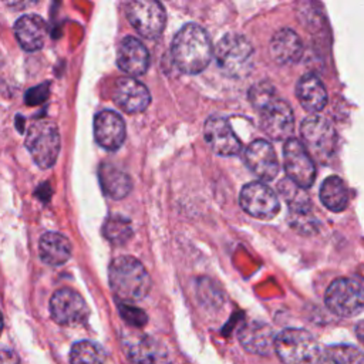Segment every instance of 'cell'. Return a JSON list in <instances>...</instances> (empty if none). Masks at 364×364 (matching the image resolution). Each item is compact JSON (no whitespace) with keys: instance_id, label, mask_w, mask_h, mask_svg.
Segmentation results:
<instances>
[{"instance_id":"cell-1","label":"cell","mask_w":364,"mask_h":364,"mask_svg":"<svg viewBox=\"0 0 364 364\" xmlns=\"http://www.w3.org/2000/svg\"><path fill=\"white\" fill-rule=\"evenodd\" d=\"M213 46L208 33L198 24H185L173 37L171 44V57L176 68L185 74H198L203 71L212 57Z\"/></svg>"},{"instance_id":"cell-2","label":"cell","mask_w":364,"mask_h":364,"mask_svg":"<svg viewBox=\"0 0 364 364\" xmlns=\"http://www.w3.org/2000/svg\"><path fill=\"white\" fill-rule=\"evenodd\" d=\"M108 282L112 293L122 303L142 300L151 289V277L145 266L132 256H118L108 267Z\"/></svg>"},{"instance_id":"cell-3","label":"cell","mask_w":364,"mask_h":364,"mask_svg":"<svg viewBox=\"0 0 364 364\" xmlns=\"http://www.w3.org/2000/svg\"><path fill=\"white\" fill-rule=\"evenodd\" d=\"M274 351L283 364H323L324 350L301 328H286L276 334Z\"/></svg>"},{"instance_id":"cell-4","label":"cell","mask_w":364,"mask_h":364,"mask_svg":"<svg viewBox=\"0 0 364 364\" xmlns=\"http://www.w3.org/2000/svg\"><path fill=\"white\" fill-rule=\"evenodd\" d=\"M213 55L226 75L242 77L252 67L253 48L245 36L230 33L218 41Z\"/></svg>"},{"instance_id":"cell-5","label":"cell","mask_w":364,"mask_h":364,"mask_svg":"<svg viewBox=\"0 0 364 364\" xmlns=\"http://www.w3.org/2000/svg\"><path fill=\"white\" fill-rule=\"evenodd\" d=\"M300 135L307 152L324 164L336 152L337 134L331 122L320 115H310L300 125Z\"/></svg>"},{"instance_id":"cell-6","label":"cell","mask_w":364,"mask_h":364,"mask_svg":"<svg viewBox=\"0 0 364 364\" xmlns=\"http://www.w3.org/2000/svg\"><path fill=\"white\" fill-rule=\"evenodd\" d=\"M324 303L336 316H358L364 310V286L354 279L338 277L327 287Z\"/></svg>"},{"instance_id":"cell-7","label":"cell","mask_w":364,"mask_h":364,"mask_svg":"<svg viewBox=\"0 0 364 364\" xmlns=\"http://www.w3.org/2000/svg\"><path fill=\"white\" fill-rule=\"evenodd\" d=\"M24 144L40 168L48 169L55 164L60 154V134L53 122L36 121L30 125Z\"/></svg>"},{"instance_id":"cell-8","label":"cell","mask_w":364,"mask_h":364,"mask_svg":"<svg viewBox=\"0 0 364 364\" xmlns=\"http://www.w3.org/2000/svg\"><path fill=\"white\" fill-rule=\"evenodd\" d=\"M260 118L263 132L274 141H287L294 128V117L291 107L282 98L272 94L256 108Z\"/></svg>"},{"instance_id":"cell-9","label":"cell","mask_w":364,"mask_h":364,"mask_svg":"<svg viewBox=\"0 0 364 364\" xmlns=\"http://www.w3.org/2000/svg\"><path fill=\"white\" fill-rule=\"evenodd\" d=\"M125 16L131 26L145 38L158 37L166 23V13L159 1L134 0L125 4Z\"/></svg>"},{"instance_id":"cell-10","label":"cell","mask_w":364,"mask_h":364,"mask_svg":"<svg viewBox=\"0 0 364 364\" xmlns=\"http://www.w3.org/2000/svg\"><path fill=\"white\" fill-rule=\"evenodd\" d=\"M279 192L289 205L290 223L293 229L303 235H310L317 230V223L311 212V202L303 188L297 186L289 178L280 181Z\"/></svg>"},{"instance_id":"cell-11","label":"cell","mask_w":364,"mask_h":364,"mask_svg":"<svg viewBox=\"0 0 364 364\" xmlns=\"http://www.w3.org/2000/svg\"><path fill=\"white\" fill-rule=\"evenodd\" d=\"M283 166L287 178L297 186L306 189L313 185L316 179V166L311 155L299 139L290 138L284 142Z\"/></svg>"},{"instance_id":"cell-12","label":"cell","mask_w":364,"mask_h":364,"mask_svg":"<svg viewBox=\"0 0 364 364\" xmlns=\"http://www.w3.org/2000/svg\"><path fill=\"white\" fill-rule=\"evenodd\" d=\"M239 203L247 215L263 220L273 219L280 210L277 195L263 182L246 183L239 193Z\"/></svg>"},{"instance_id":"cell-13","label":"cell","mask_w":364,"mask_h":364,"mask_svg":"<svg viewBox=\"0 0 364 364\" xmlns=\"http://www.w3.org/2000/svg\"><path fill=\"white\" fill-rule=\"evenodd\" d=\"M50 313L61 326H81L90 316L88 306L82 296L73 289H60L50 299Z\"/></svg>"},{"instance_id":"cell-14","label":"cell","mask_w":364,"mask_h":364,"mask_svg":"<svg viewBox=\"0 0 364 364\" xmlns=\"http://www.w3.org/2000/svg\"><path fill=\"white\" fill-rule=\"evenodd\" d=\"M203 138L209 148L222 156L237 155L242 144L233 132L229 121L220 115H210L203 125Z\"/></svg>"},{"instance_id":"cell-15","label":"cell","mask_w":364,"mask_h":364,"mask_svg":"<svg viewBox=\"0 0 364 364\" xmlns=\"http://www.w3.org/2000/svg\"><path fill=\"white\" fill-rule=\"evenodd\" d=\"M114 101L122 111L138 114L149 105L151 94L141 81L132 77H122L114 85Z\"/></svg>"},{"instance_id":"cell-16","label":"cell","mask_w":364,"mask_h":364,"mask_svg":"<svg viewBox=\"0 0 364 364\" xmlns=\"http://www.w3.org/2000/svg\"><path fill=\"white\" fill-rule=\"evenodd\" d=\"M125 122L119 114L111 109L100 111L94 118V136L100 146L117 151L125 141Z\"/></svg>"},{"instance_id":"cell-17","label":"cell","mask_w":364,"mask_h":364,"mask_svg":"<svg viewBox=\"0 0 364 364\" xmlns=\"http://www.w3.org/2000/svg\"><path fill=\"white\" fill-rule=\"evenodd\" d=\"M124 350L131 364H169V355L161 343L145 334L128 337Z\"/></svg>"},{"instance_id":"cell-18","label":"cell","mask_w":364,"mask_h":364,"mask_svg":"<svg viewBox=\"0 0 364 364\" xmlns=\"http://www.w3.org/2000/svg\"><path fill=\"white\" fill-rule=\"evenodd\" d=\"M245 159L250 171L262 181H272L279 172L277 155L270 142L256 139L246 148Z\"/></svg>"},{"instance_id":"cell-19","label":"cell","mask_w":364,"mask_h":364,"mask_svg":"<svg viewBox=\"0 0 364 364\" xmlns=\"http://www.w3.org/2000/svg\"><path fill=\"white\" fill-rule=\"evenodd\" d=\"M117 64L129 75H142L149 64V54L144 43L132 36L122 38L117 51Z\"/></svg>"},{"instance_id":"cell-20","label":"cell","mask_w":364,"mask_h":364,"mask_svg":"<svg viewBox=\"0 0 364 364\" xmlns=\"http://www.w3.org/2000/svg\"><path fill=\"white\" fill-rule=\"evenodd\" d=\"M14 36L26 51H37L47 38L46 21L37 14H24L14 23Z\"/></svg>"},{"instance_id":"cell-21","label":"cell","mask_w":364,"mask_h":364,"mask_svg":"<svg viewBox=\"0 0 364 364\" xmlns=\"http://www.w3.org/2000/svg\"><path fill=\"white\" fill-rule=\"evenodd\" d=\"M270 53L279 64H293L301 57L303 43L291 28H280L270 40Z\"/></svg>"},{"instance_id":"cell-22","label":"cell","mask_w":364,"mask_h":364,"mask_svg":"<svg viewBox=\"0 0 364 364\" xmlns=\"http://www.w3.org/2000/svg\"><path fill=\"white\" fill-rule=\"evenodd\" d=\"M296 97L301 107L314 114L327 104V91L321 80L314 74H304L296 85Z\"/></svg>"},{"instance_id":"cell-23","label":"cell","mask_w":364,"mask_h":364,"mask_svg":"<svg viewBox=\"0 0 364 364\" xmlns=\"http://www.w3.org/2000/svg\"><path fill=\"white\" fill-rule=\"evenodd\" d=\"M239 340L247 351L256 354H267L274 350L276 336L267 324L252 321L240 328Z\"/></svg>"},{"instance_id":"cell-24","label":"cell","mask_w":364,"mask_h":364,"mask_svg":"<svg viewBox=\"0 0 364 364\" xmlns=\"http://www.w3.org/2000/svg\"><path fill=\"white\" fill-rule=\"evenodd\" d=\"M71 242L57 232H46L38 240L40 257L51 266L64 264L71 257Z\"/></svg>"},{"instance_id":"cell-25","label":"cell","mask_w":364,"mask_h":364,"mask_svg":"<svg viewBox=\"0 0 364 364\" xmlns=\"http://www.w3.org/2000/svg\"><path fill=\"white\" fill-rule=\"evenodd\" d=\"M101 188L112 199L125 198L132 189V181L129 175L111 164H102L100 166Z\"/></svg>"},{"instance_id":"cell-26","label":"cell","mask_w":364,"mask_h":364,"mask_svg":"<svg viewBox=\"0 0 364 364\" xmlns=\"http://www.w3.org/2000/svg\"><path fill=\"white\" fill-rule=\"evenodd\" d=\"M320 200L331 212H341L348 203V191L341 178L331 175L320 186Z\"/></svg>"},{"instance_id":"cell-27","label":"cell","mask_w":364,"mask_h":364,"mask_svg":"<svg viewBox=\"0 0 364 364\" xmlns=\"http://www.w3.org/2000/svg\"><path fill=\"white\" fill-rule=\"evenodd\" d=\"M131 220L122 215H111L102 225V235L114 245H124L132 236Z\"/></svg>"},{"instance_id":"cell-28","label":"cell","mask_w":364,"mask_h":364,"mask_svg":"<svg viewBox=\"0 0 364 364\" xmlns=\"http://www.w3.org/2000/svg\"><path fill=\"white\" fill-rule=\"evenodd\" d=\"M71 364H105L102 347L94 341L82 340L75 343L70 351Z\"/></svg>"},{"instance_id":"cell-29","label":"cell","mask_w":364,"mask_h":364,"mask_svg":"<svg viewBox=\"0 0 364 364\" xmlns=\"http://www.w3.org/2000/svg\"><path fill=\"white\" fill-rule=\"evenodd\" d=\"M324 361L330 364H363L364 354L354 346L336 344L324 350Z\"/></svg>"},{"instance_id":"cell-30","label":"cell","mask_w":364,"mask_h":364,"mask_svg":"<svg viewBox=\"0 0 364 364\" xmlns=\"http://www.w3.org/2000/svg\"><path fill=\"white\" fill-rule=\"evenodd\" d=\"M118 309H119L121 317H122L128 324H131V326H138V327H141V326H144V324L146 323V320H148V317H146V314L144 313V310L136 309V307H134V306H129V304H127V303H119Z\"/></svg>"},{"instance_id":"cell-31","label":"cell","mask_w":364,"mask_h":364,"mask_svg":"<svg viewBox=\"0 0 364 364\" xmlns=\"http://www.w3.org/2000/svg\"><path fill=\"white\" fill-rule=\"evenodd\" d=\"M48 84H41L38 87H34V88H30L28 92L26 94V101L28 105H33V104H41L47 95H48Z\"/></svg>"},{"instance_id":"cell-32","label":"cell","mask_w":364,"mask_h":364,"mask_svg":"<svg viewBox=\"0 0 364 364\" xmlns=\"http://www.w3.org/2000/svg\"><path fill=\"white\" fill-rule=\"evenodd\" d=\"M1 364H18V357L14 351L3 348L1 350Z\"/></svg>"},{"instance_id":"cell-33","label":"cell","mask_w":364,"mask_h":364,"mask_svg":"<svg viewBox=\"0 0 364 364\" xmlns=\"http://www.w3.org/2000/svg\"><path fill=\"white\" fill-rule=\"evenodd\" d=\"M355 333H357V336H358L360 341L364 344V321H361V323H358V324H357V327H355Z\"/></svg>"}]
</instances>
